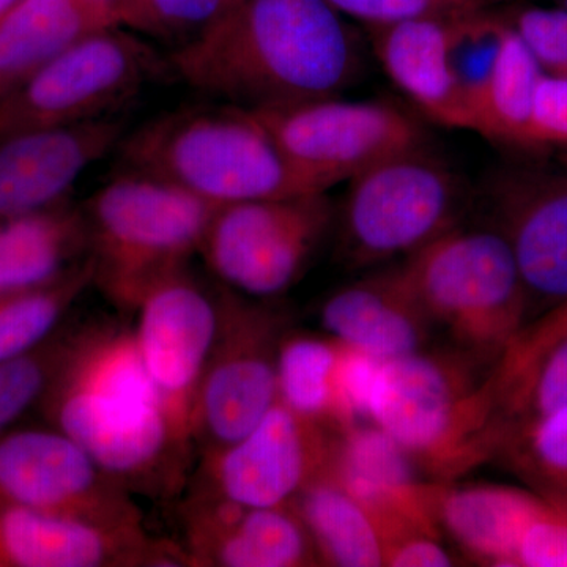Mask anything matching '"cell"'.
<instances>
[{
    "mask_svg": "<svg viewBox=\"0 0 567 567\" xmlns=\"http://www.w3.org/2000/svg\"><path fill=\"white\" fill-rule=\"evenodd\" d=\"M169 62L189 87L264 110L339 96L360 76L363 51L327 0H240Z\"/></svg>",
    "mask_w": 567,
    "mask_h": 567,
    "instance_id": "obj_1",
    "label": "cell"
},
{
    "mask_svg": "<svg viewBox=\"0 0 567 567\" xmlns=\"http://www.w3.org/2000/svg\"><path fill=\"white\" fill-rule=\"evenodd\" d=\"M39 406L50 427L133 495L173 499L188 484L193 454L171 431L134 330L104 323L71 331Z\"/></svg>",
    "mask_w": 567,
    "mask_h": 567,
    "instance_id": "obj_2",
    "label": "cell"
},
{
    "mask_svg": "<svg viewBox=\"0 0 567 567\" xmlns=\"http://www.w3.org/2000/svg\"><path fill=\"white\" fill-rule=\"evenodd\" d=\"M123 167L151 175L213 205L328 193L279 148L252 111L185 107L125 133Z\"/></svg>",
    "mask_w": 567,
    "mask_h": 567,
    "instance_id": "obj_3",
    "label": "cell"
},
{
    "mask_svg": "<svg viewBox=\"0 0 567 567\" xmlns=\"http://www.w3.org/2000/svg\"><path fill=\"white\" fill-rule=\"evenodd\" d=\"M477 364L464 352L424 350L383 361L369 421L427 475H462L499 450L509 429L495 368L483 377Z\"/></svg>",
    "mask_w": 567,
    "mask_h": 567,
    "instance_id": "obj_4",
    "label": "cell"
},
{
    "mask_svg": "<svg viewBox=\"0 0 567 567\" xmlns=\"http://www.w3.org/2000/svg\"><path fill=\"white\" fill-rule=\"evenodd\" d=\"M219 205L151 175L123 171L82 205L93 286L136 311L145 293L199 256Z\"/></svg>",
    "mask_w": 567,
    "mask_h": 567,
    "instance_id": "obj_5",
    "label": "cell"
},
{
    "mask_svg": "<svg viewBox=\"0 0 567 567\" xmlns=\"http://www.w3.org/2000/svg\"><path fill=\"white\" fill-rule=\"evenodd\" d=\"M432 324L480 363H498L524 328L528 293L516 259L496 230L461 227L402 264Z\"/></svg>",
    "mask_w": 567,
    "mask_h": 567,
    "instance_id": "obj_6",
    "label": "cell"
},
{
    "mask_svg": "<svg viewBox=\"0 0 567 567\" xmlns=\"http://www.w3.org/2000/svg\"><path fill=\"white\" fill-rule=\"evenodd\" d=\"M350 182L341 215V256L353 268L412 256L456 229L461 178L427 148H413Z\"/></svg>",
    "mask_w": 567,
    "mask_h": 567,
    "instance_id": "obj_7",
    "label": "cell"
},
{
    "mask_svg": "<svg viewBox=\"0 0 567 567\" xmlns=\"http://www.w3.org/2000/svg\"><path fill=\"white\" fill-rule=\"evenodd\" d=\"M334 218L327 193L219 205L199 256L227 289L271 300L303 276Z\"/></svg>",
    "mask_w": 567,
    "mask_h": 567,
    "instance_id": "obj_8",
    "label": "cell"
},
{
    "mask_svg": "<svg viewBox=\"0 0 567 567\" xmlns=\"http://www.w3.org/2000/svg\"><path fill=\"white\" fill-rule=\"evenodd\" d=\"M218 328L193 416L199 456L233 445L278 402L284 316L262 300L219 289Z\"/></svg>",
    "mask_w": 567,
    "mask_h": 567,
    "instance_id": "obj_9",
    "label": "cell"
},
{
    "mask_svg": "<svg viewBox=\"0 0 567 567\" xmlns=\"http://www.w3.org/2000/svg\"><path fill=\"white\" fill-rule=\"evenodd\" d=\"M158 70L156 52L121 25L92 33L0 100V137L107 117Z\"/></svg>",
    "mask_w": 567,
    "mask_h": 567,
    "instance_id": "obj_10",
    "label": "cell"
},
{
    "mask_svg": "<svg viewBox=\"0 0 567 567\" xmlns=\"http://www.w3.org/2000/svg\"><path fill=\"white\" fill-rule=\"evenodd\" d=\"M249 111L284 155L327 189L425 145L420 123L385 102H346L330 96Z\"/></svg>",
    "mask_w": 567,
    "mask_h": 567,
    "instance_id": "obj_11",
    "label": "cell"
},
{
    "mask_svg": "<svg viewBox=\"0 0 567 567\" xmlns=\"http://www.w3.org/2000/svg\"><path fill=\"white\" fill-rule=\"evenodd\" d=\"M132 492L55 429L0 436V502L96 527L141 529Z\"/></svg>",
    "mask_w": 567,
    "mask_h": 567,
    "instance_id": "obj_12",
    "label": "cell"
},
{
    "mask_svg": "<svg viewBox=\"0 0 567 567\" xmlns=\"http://www.w3.org/2000/svg\"><path fill=\"white\" fill-rule=\"evenodd\" d=\"M136 312L145 369L175 440L193 454L194 406L218 328V297L186 267L156 282Z\"/></svg>",
    "mask_w": 567,
    "mask_h": 567,
    "instance_id": "obj_13",
    "label": "cell"
},
{
    "mask_svg": "<svg viewBox=\"0 0 567 567\" xmlns=\"http://www.w3.org/2000/svg\"><path fill=\"white\" fill-rule=\"evenodd\" d=\"M334 432L276 402L233 445L199 456L193 491L249 507L292 505L330 461Z\"/></svg>",
    "mask_w": 567,
    "mask_h": 567,
    "instance_id": "obj_14",
    "label": "cell"
},
{
    "mask_svg": "<svg viewBox=\"0 0 567 567\" xmlns=\"http://www.w3.org/2000/svg\"><path fill=\"white\" fill-rule=\"evenodd\" d=\"M181 547L189 567L320 565L292 505L249 507L193 491L181 505Z\"/></svg>",
    "mask_w": 567,
    "mask_h": 567,
    "instance_id": "obj_15",
    "label": "cell"
},
{
    "mask_svg": "<svg viewBox=\"0 0 567 567\" xmlns=\"http://www.w3.org/2000/svg\"><path fill=\"white\" fill-rule=\"evenodd\" d=\"M323 473L375 517L385 548L410 533L439 537L436 503L442 484L420 483L412 457L375 424L334 434Z\"/></svg>",
    "mask_w": 567,
    "mask_h": 567,
    "instance_id": "obj_16",
    "label": "cell"
},
{
    "mask_svg": "<svg viewBox=\"0 0 567 567\" xmlns=\"http://www.w3.org/2000/svg\"><path fill=\"white\" fill-rule=\"evenodd\" d=\"M183 567L181 544L0 502V567ZM189 567V566H188Z\"/></svg>",
    "mask_w": 567,
    "mask_h": 567,
    "instance_id": "obj_17",
    "label": "cell"
},
{
    "mask_svg": "<svg viewBox=\"0 0 567 567\" xmlns=\"http://www.w3.org/2000/svg\"><path fill=\"white\" fill-rule=\"evenodd\" d=\"M125 133L123 123L107 115L0 137V221L70 199L74 183L115 151Z\"/></svg>",
    "mask_w": 567,
    "mask_h": 567,
    "instance_id": "obj_18",
    "label": "cell"
},
{
    "mask_svg": "<svg viewBox=\"0 0 567 567\" xmlns=\"http://www.w3.org/2000/svg\"><path fill=\"white\" fill-rule=\"evenodd\" d=\"M499 233L529 297L567 298V175L514 174L496 188Z\"/></svg>",
    "mask_w": 567,
    "mask_h": 567,
    "instance_id": "obj_19",
    "label": "cell"
},
{
    "mask_svg": "<svg viewBox=\"0 0 567 567\" xmlns=\"http://www.w3.org/2000/svg\"><path fill=\"white\" fill-rule=\"evenodd\" d=\"M458 11L368 28V35L390 80L425 117L446 128L475 132L451 63V29Z\"/></svg>",
    "mask_w": 567,
    "mask_h": 567,
    "instance_id": "obj_20",
    "label": "cell"
},
{
    "mask_svg": "<svg viewBox=\"0 0 567 567\" xmlns=\"http://www.w3.org/2000/svg\"><path fill=\"white\" fill-rule=\"evenodd\" d=\"M320 319L331 338L382 363L423 350L434 327L402 265L342 287L324 301Z\"/></svg>",
    "mask_w": 567,
    "mask_h": 567,
    "instance_id": "obj_21",
    "label": "cell"
},
{
    "mask_svg": "<svg viewBox=\"0 0 567 567\" xmlns=\"http://www.w3.org/2000/svg\"><path fill=\"white\" fill-rule=\"evenodd\" d=\"M118 25L104 0H20L0 17V100L71 44Z\"/></svg>",
    "mask_w": 567,
    "mask_h": 567,
    "instance_id": "obj_22",
    "label": "cell"
},
{
    "mask_svg": "<svg viewBox=\"0 0 567 567\" xmlns=\"http://www.w3.org/2000/svg\"><path fill=\"white\" fill-rule=\"evenodd\" d=\"M547 499L516 487L476 484L440 487L439 527L446 529L462 550L492 566H517L525 529Z\"/></svg>",
    "mask_w": 567,
    "mask_h": 567,
    "instance_id": "obj_23",
    "label": "cell"
},
{
    "mask_svg": "<svg viewBox=\"0 0 567 567\" xmlns=\"http://www.w3.org/2000/svg\"><path fill=\"white\" fill-rule=\"evenodd\" d=\"M89 257L82 205L70 199L0 221V293L50 282Z\"/></svg>",
    "mask_w": 567,
    "mask_h": 567,
    "instance_id": "obj_24",
    "label": "cell"
},
{
    "mask_svg": "<svg viewBox=\"0 0 567 567\" xmlns=\"http://www.w3.org/2000/svg\"><path fill=\"white\" fill-rule=\"evenodd\" d=\"M292 506L323 565L385 566V546L375 517L324 473L298 494Z\"/></svg>",
    "mask_w": 567,
    "mask_h": 567,
    "instance_id": "obj_25",
    "label": "cell"
},
{
    "mask_svg": "<svg viewBox=\"0 0 567 567\" xmlns=\"http://www.w3.org/2000/svg\"><path fill=\"white\" fill-rule=\"evenodd\" d=\"M93 286L91 257L50 282L0 293V363L37 349L61 330L71 306Z\"/></svg>",
    "mask_w": 567,
    "mask_h": 567,
    "instance_id": "obj_26",
    "label": "cell"
},
{
    "mask_svg": "<svg viewBox=\"0 0 567 567\" xmlns=\"http://www.w3.org/2000/svg\"><path fill=\"white\" fill-rule=\"evenodd\" d=\"M543 76L544 71L527 43L506 21L498 54L484 85L476 133L487 140L525 145Z\"/></svg>",
    "mask_w": 567,
    "mask_h": 567,
    "instance_id": "obj_27",
    "label": "cell"
},
{
    "mask_svg": "<svg viewBox=\"0 0 567 567\" xmlns=\"http://www.w3.org/2000/svg\"><path fill=\"white\" fill-rule=\"evenodd\" d=\"M339 353L338 339L303 333L284 334L278 350V401L334 434Z\"/></svg>",
    "mask_w": 567,
    "mask_h": 567,
    "instance_id": "obj_28",
    "label": "cell"
},
{
    "mask_svg": "<svg viewBox=\"0 0 567 567\" xmlns=\"http://www.w3.org/2000/svg\"><path fill=\"white\" fill-rule=\"evenodd\" d=\"M499 450L544 499L567 507V406L511 424Z\"/></svg>",
    "mask_w": 567,
    "mask_h": 567,
    "instance_id": "obj_29",
    "label": "cell"
},
{
    "mask_svg": "<svg viewBox=\"0 0 567 567\" xmlns=\"http://www.w3.org/2000/svg\"><path fill=\"white\" fill-rule=\"evenodd\" d=\"M71 331L59 330L31 352L0 363V436L39 405L61 364Z\"/></svg>",
    "mask_w": 567,
    "mask_h": 567,
    "instance_id": "obj_30",
    "label": "cell"
},
{
    "mask_svg": "<svg viewBox=\"0 0 567 567\" xmlns=\"http://www.w3.org/2000/svg\"><path fill=\"white\" fill-rule=\"evenodd\" d=\"M237 3L238 0H122L121 24L183 44L207 31Z\"/></svg>",
    "mask_w": 567,
    "mask_h": 567,
    "instance_id": "obj_31",
    "label": "cell"
},
{
    "mask_svg": "<svg viewBox=\"0 0 567 567\" xmlns=\"http://www.w3.org/2000/svg\"><path fill=\"white\" fill-rule=\"evenodd\" d=\"M567 338V298L536 322L524 324L506 352L495 365L499 394L505 405L507 398L517 390L533 369L555 344Z\"/></svg>",
    "mask_w": 567,
    "mask_h": 567,
    "instance_id": "obj_32",
    "label": "cell"
},
{
    "mask_svg": "<svg viewBox=\"0 0 567 567\" xmlns=\"http://www.w3.org/2000/svg\"><path fill=\"white\" fill-rule=\"evenodd\" d=\"M567 406V338L551 347L528 379L507 398L505 415L514 423L533 420Z\"/></svg>",
    "mask_w": 567,
    "mask_h": 567,
    "instance_id": "obj_33",
    "label": "cell"
},
{
    "mask_svg": "<svg viewBox=\"0 0 567 567\" xmlns=\"http://www.w3.org/2000/svg\"><path fill=\"white\" fill-rule=\"evenodd\" d=\"M382 361L354 347L342 344L336 371V420L338 432L371 423L372 394ZM336 432V434H338Z\"/></svg>",
    "mask_w": 567,
    "mask_h": 567,
    "instance_id": "obj_34",
    "label": "cell"
},
{
    "mask_svg": "<svg viewBox=\"0 0 567 567\" xmlns=\"http://www.w3.org/2000/svg\"><path fill=\"white\" fill-rule=\"evenodd\" d=\"M548 76L567 80V11L527 7L505 17Z\"/></svg>",
    "mask_w": 567,
    "mask_h": 567,
    "instance_id": "obj_35",
    "label": "cell"
},
{
    "mask_svg": "<svg viewBox=\"0 0 567 567\" xmlns=\"http://www.w3.org/2000/svg\"><path fill=\"white\" fill-rule=\"evenodd\" d=\"M517 566L567 567V507L547 502L525 529Z\"/></svg>",
    "mask_w": 567,
    "mask_h": 567,
    "instance_id": "obj_36",
    "label": "cell"
},
{
    "mask_svg": "<svg viewBox=\"0 0 567 567\" xmlns=\"http://www.w3.org/2000/svg\"><path fill=\"white\" fill-rule=\"evenodd\" d=\"M341 17L363 22L365 29L394 24L429 14L470 10L456 0H327Z\"/></svg>",
    "mask_w": 567,
    "mask_h": 567,
    "instance_id": "obj_37",
    "label": "cell"
},
{
    "mask_svg": "<svg viewBox=\"0 0 567 567\" xmlns=\"http://www.w3.org/2000/svg\"><path fill=\"white\" fill-rule=\"evenodd\" d=\"M567 147V80L544 73L537 85L525 145Z\"/></svg>",
    "mask_w": 567,
    "mask_h": 567,
    "instance_id": "obj_38",
    "label": "cell"
},
{
    "mask_svg": "<svg viewBox=\"0 0 567 567\" xmlns=\"http://www.w3.org/2000/svg\"><path fill=\"white\" fill-rule=\"evenodd\" d=\"M453 557L440 546L439 537L412 533L395 539L385 548V566L393 567H447Z\"/></svg>",
    "mask_w": 567,
    "mask_h": 567,
    "instance_id": "obj_39",
    "label": "cell"
},
{
    "mask_svg": "<svg viewBox=\"0 0 567 567\" xmlns=\"http://www.w3.org/2000/svg\"><path fill=\"white\" fill-rule=\"evenodd\" d=\"M461 6L468 7V9H486L492 0H456Z\"/></svg>",
    "mask_w": 567,
    "mask_h": 567,
    "instance_id": "obj_40",
    "label": "cell"
},
{
    "mask_svg": "<svg viewBox=\"0 0 567 567\" xmlns=\"http://www.w3.org/2000/svg\"><path fill=\"white\" fill-rule=\"evenodd\" d=\"M18 2H20V0H0V17L6 14L7 11L11 9V7L17 6Z\"/></svg>",
    "mask_w": 567,
    "mask_h": 567,
    "instance_id": "obj_41",
    "label": "cell"
},
{
    "mask_svg": "<svg viewBox=\"0 0 567 567\" xmlns=\"http://www.w3.org/2000/svg\"><path fill=\"white\" fill-rule=\"evenodd\" d=\"M558 9L567 11V0H557Z\"/></svg>",
    "mask_w": 567,
    "mask_h": 567,
    "instance_id": "obj_42",
    "label": "cell"
},
{
    "mask_svg": "<svg viewBox=\"0 0 567 567\" xmlns=\"http://www.w3.org/2000/svg\"><path fill=\"white\" fill-rule=\"evenodd\" d=\"M121 2L122 0H118V13H121Z\"/></svg>",
    "mask_w": 567,
    "mask_h": 567,
    "instance_id": "obj_43",
    "label": "cell"
},
{
    "mask_svg": "<svg viewBox=\"0 0 567 567\" xmlns=\"http://www.w3.org/2000/svg\"><path fill=\"white\" fill-rule=\"evenodd\" d=\"M566 163H567V155H566Z\"/></svg>",
    "mask_w": 567,
    "mask_h": 567,
    "instance_id": "obj_44",
    "label": "cell"
},
{
    "mask_svg": "<svg viewBox=\"0 0 567 567\" xmlns=\"http://www.w3.org/2000/svg\"><path fill=\"white\" fill-rule=\"evenodd\" d=\"M238 2H240V0H238Z\"/></svg>",
    "mask_w": 567,
    "mask_h": 567,
    "instance_id": "obj_45",
    "label": "cell"
}]
</instances>
